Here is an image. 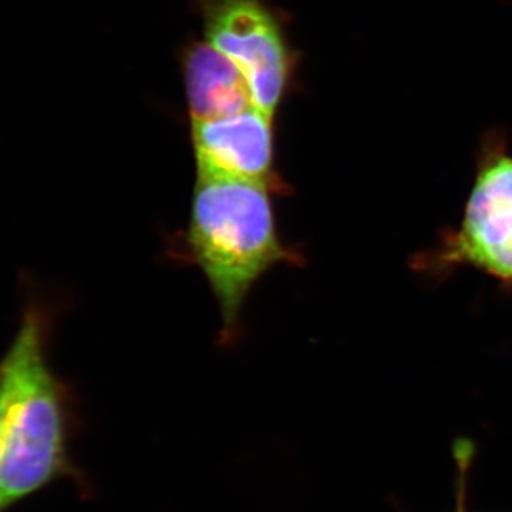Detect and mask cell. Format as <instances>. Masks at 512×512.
Here are the masks:
<instances>
[{
    "mask_svg": "<svg viewBox=\"0 0 512 512\" xmlns=\"http://www.w3.org/2000/svg\"><path fill=\"white\" fill-rule=\"evenodd\" d=\"M50 318L26 306L0 359V512L60 480L84 484L70 454L76 414L72 394L47 360Z\"/></svg>",
    "mask_w": 512,
    "mask_h": 512,
    "instance_id": "obj_1",
    "label": "cell"
},
{
    "mask_svg": "<svg viewBox=\"0 0 512 512\" xmlns=\"http://www.w3.org/2000/svg\"><path fill=\"white\" fill-rule=\"evenodd\" d=\"M272 188L198 177L185 247L210 284L221 312V342L237 339L242 308L256 282L274 266L298 265L276 227Z\"/></svg>",
    "mask_w": 512,
    "mask_h": 512,
    "instance_id": "obj_2",
    "label": "cell"
},
{
    "mask_svg": "<svg viewBox=\"0 0 512 512\" xmlns=\"http://www.w3.org/2000/svg\"><path fill=\"white\" fill-rule=\"evenodd\" d=\"M412 269L431 282L474 269L512 296V151L503 128L481 137L476 173L456 227L412 259Z\"/></svg>",
    "mask_w": 512,
    "mask_h": 512,
    "instance_id": "obj_3",
    "label": "cell"
},
{
    "mask_svg": "<svg viewBox=\"0 0 512 512\" xmlns=\"http://www.w3.org/2000/svg\"><path fill=\"white\" fill-rule=\"evenodd\" d=\"M207 42L244 74L252 103L274 119L293 79L295 52L264 0H200Z\"/></svg>",
    "mask_w": 512,
    "mask_h": 512,
    "instance_id": "obj_4",
    "label": "cell"
},
{
    "mask_svg": "<svg viewBox=\"0 0 512 512\" xmlns=\"http://www.w3.org/2000/svg\"><path fill=\"white\" fill-rule=\"evenodd\" d=\"M201 178L247 181L284 192L276 173L274 119L252 107L231 117L191 121Z\"/></svg>",
    "mask_w": 512,
    "mask_h": 512,
    "instance_id": "obj_5",
    "label": "cell"
},
{
    "mask_svg": "<svg viewBox=\"0 0 512 512\" xmlns=\"http://www.w3.org/2000/svg\"><path fill=\"white\" fill-rule=\"evenodd\" d=\"M183 64L191 121L222 119L255 107L244 74L211 43L188 47Z\"/></svg>",
    "mask_w": 512,
    "mask_h": 512,
    "instance_id": "obj_6",
    "label": "cell"
},
{
    "mask_svg": "<svg viewBox=\"0 0 512 512\" xmlns=\"http://www.w3.org/2000/svg\"><path fill=\"white\" fill-rule=\"evenodd\" d=\"M468 444H463V451L456 450V456L458 460V467H460V487H458V490H460V493H458V507L456 512H470L467 510L466 507V473H467V467H468V461H470L471 453L468 451Z\"/></svg>",
    "mask_w": 512,
    "mask_h": 512,
    "instance_id": "obj_7",
    "label": "cell"
},
{
    "mask_svg": "<svg viewBox=\"0 0 512 512\" xmlns=\"http://www.w3.org/2000/svg\"><path fill=\"white\" fill-rule=\"evenodd\" d=\"M0 414H2V403H0Z\"/></svg>",
    "mask_w": 512,
    "mask_h": 512,
    "instance_id": "obj_8",
    "label": "cell"
}]
</instances>
